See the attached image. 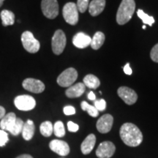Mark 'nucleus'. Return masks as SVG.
I'll use <instances>...</instances> for the list:
<instances>
[{
    "instance_id": "nucleus-14",
    "label": "nucleus",
    "mask_w": 158,
    "mask_h": 158,
    "mask_svg": "<svg viewBox=\"0 0 158 158\" xmlns=\"http://www.w3.org/2000/svg\"><path fill=\"white\" fill-rule=\"evenodd\" d=\"M114 123V118L110 114H104L98 120L97 129L100 133H107L111 130Z\"/></svg>"
},
{
    "instance_id": "nucleus-1",
    "label": "nucleus",
    "mask_w": 158,
    "mask_h": 158,
    "mask_svg": "<svg viewBox=\"0 0 158 158\" xmlns=\"http://www.w3.org/2000/svg\"><path fill=\"white\" fill-rule=\"evenodd\" d=\"M120 137L127 146L135 147L143 141V134L137 126L133 123H124L120 128Z\"/></svg>"
},
{
    "instance_id": "nucleus-18",
    "label": "nucleus",
    "mask_w": 158,
    "mask_h": 158,
    "mask_svg": "<svg viewBox=\"0 0 158 158\" xmlns=\"http://www.w3.org/2000/svg\"><path fill=\"white\" fill-rule=\"evenodd\" d=\"M96 143V137L94 134H89L82 142L81 146V149L82 153L84 155H88L92 149H94V145Z\"/></svg>"
},
{
    "instance_id": "nucleus-37",
    "label": "nucleus",
    "mask_w": 158,
    "mask_h": 158,
    "mask_svg": "<svg viewBox=\"0 0 158 158\" xmlns=\"http://www.w3.org/2000/svg\"><path fill=\"white\" fill-rule=\"evenodd\" d=\"M4 1H5V0H0V7H1L2 6Z\"/></svg>"
},
{
    "instance_id": "nucleus-31",
    "label": "nucleus",
    "mask_w": 158,
    "mask_h": 158,
    "mask_svg": "<svg viewBox=\"0 0 158 158\" xmlns=\"http://www.w3.org/2000/svg\"><path fill=\"white\" fill-rule=\"evenodd\" d=\"M64 114L67 116H70V115H73V114H76V109H75L74 107L71 106H65L64 108Z\"/></svg>"
},
{
    "instance_id": "nucleus-32",
    "label": "nucleus",
    "mask_w": 158,
    "mask_h": 158,
    "mask_svg": "<svg viewBox=\"0 0 158 158\" xmlns=\"http://www.w3.org/2000/svg\"><path fill=\"white\" fill-rule=\"evenodd\" d=\"M68 129L70 132H73V133H76L79 129V126L78 124L74 123L73 122H68Z\"/></svg>"
},
{
    "instance_id": "nucleus-26",
    "label": "nucleus",
    "mask_w": 158,
    "mask_h": 158,
    "mask_svg": "<svg viewBox=\"0 0 158 158\" xmlns=\"http://www.w3.org/2000/svg\"><path fill=\"white\" fill-rule=\"evenodd\" d=\"M138 16L142 20V21L145 23V24H148L149 26H152L155 23V19L152 16L146 14L142 10H138L137 12Z\"/></svg>"
},
{
    "instance_id": "nucleus-35",
    "label": "nucleus",
    "mask_w": 158,
    "mask_h": 158,
    "mask_svg": "<svg viewBox=\"0 0 158 158\" xmlns=\"http://www.w3.org/2000/svg\"><path fill=\"white\" fill-rule=\"evenodd\" d=\"M88 98L90 100H95L96 96H95V94H94L93 92H90L89 93V94H88Z\"/></svg>"
},
{
    "instance_id": "nucleus-20",
    "label": "nucleus",
    "mask_w": 158,
    "mask_h": 158,
    "mask_svg": "<svg viewBox=\"0 0 158 158\" xmlns=\"http://www.w3.org/2000/svg\"><path fill=\"white\" fill-rule=\"evenodd\" d=\"M1 19L2 23L4 27L13 25L15 23V15L12 11L4 10L1 12Z\"/></svg>"
},
{
    "instance_id": "nucleus-17",
    "label": "nucleus",
    "mask_w": 158,
    "mask_h": 158,
    "mask_svg": "<svg viewBox=\"0 0 158 158\" xmlns=\"http://www.w3.org/2000/svg\"><path fill=\"white\" fill-rule=\"evenodd\" d=\"M106 6V0H92L89 5V11L92 16H98L103 11Z\"/></svg>"
},
{
    "instance_id": "nucleus-22",
    "label": "nucleus",
    "mask_w": 158,
    "mask_h": 158,
    "mask_svg": "<svg viewBox=\"0 0 158 158\" xmlns=\"http://www.w3.org/2000/svg\"><path fill=\"white\" fill-rule=\"evenodd\" d=\"M84 84L85 86L90 89H97L100 85V81L98 77L92 74H89L84 78Z\"/></svg>"
},
{
    "instance_id": "nucleus-2",
    "label": "nucleus",
    "mask_w": 158,
    "mask_h": 158,
    "mask_svg": "<svg viewBox=\"0 0 158 158\" xmlns=\"http://www.w3.org/2000/svg\"><path fill=\"white\" fill-rule=\"evenodd\" d=\"M24 122L21 118H17L14 113L10 112L5 114V116L0 120L1 130L8 131L14 136L19 135L22 132Z\"/></svg>"
},
{
    "instance_id": "nucleus-12",
    "label": "nucleus",
    "mask_w": 158,
    "mask_h": 158,
    "mask_svg": "<svg viewBox=\"0 0 158 158\" xmlns=\"http://www.w3.org/2000/svg\"><path fill=\"white\" fill-rule=\"evenodd\" d=\"M115 145L110 141H103L96 150V155L99 158H110L115 152Z\"/></svg>"
},
{
    "instance_id": "nucleus-9",
    "label": "nucleus",
    "mask_w": 158,
    "mask_h": 158,
    "mask_svg": "<svg viewBox=\"0 0 158 158\" xmlns=\"http://www.w3.org/2000/svg\"><path fill=\"white\" fill-rule=\"evenodd\" d=\"M41 9L43 15L49 19H54L59 14L57 0H42Z\"/></svg>"
},
{
    "instance_id": "nucleus-10",
    "label": "nucleus",
    "mask_w": 158,
    "mask_h": 158,
    "mask_svg": "<svg viewBox=\"0 0 158 158\" xmlns=\"http://www.w3.org/2000/svg\"><path fill=\"white\" fill-rule=\"evenodd\" d=\"M117 94L126 104L130 106L135 103L138 100V95L135 91L127 86H121L118 88Z\"/></svg>"
},
{
    "instance_id": "nucleus-29",
    "label": "nucleus",
    "mask_w": 158,
    "mask_h": 158,
    "mask_svg": "<svg viewBox=\"0 0 158 158\" xmlns=\"http://www.w3.org/2000/svg\"><path fill=\"white\" fill-rule=\"evenodd\" d=\"M94 107L98 111H103L106 108V102L103 99H100V100H95L94 102Z\"/></svg>"
},
{
    "instance_id": "nucleus-24",
    "label": "nucleus",
    "mask_w": 158,
    "mask_h": 158,
    "mask_svg": "<svg viewBox=\"0 0 158 158\" xmlns=\"http://www.w3.org/2000/svg\"><path fill=\"white\" fill-rule=\"evenodd\" d=\"M83 110L87 111V113L92 117H97L99 115V111L93 106H91L86 101H83L81 104Z\"/></svg>"
},
{
    "instance_id": "nucleus-3",
    "label": "nucleus",
    "mask_w": 158,
    "mask_h": 158,
    "mask_svg": "<svg viewBox=\"0 0 158 158\" xmlns=\"http://www.w3.org/2000/svg\"><path fill=\"white\" fill-rule=\"evenodd\" d=\"M135 10V0H122L116 13V21L118 24L127 23L133 17Z\"/></svg>"
},
{
    "instance_id": "nucleus-15",
    "label": "nucleus",
    "mask_w": 158,
    "mask_h": 158,
    "mask_svg": "<svg viewBox=\"0 0 158 158\" xmlns=\"http://www.w3.org/2000/svg\"><path fill=\"white\" fill-rule=\"evenodd\" d=\"M92 38L89 35L83 32H79L75 35L73 38V43L78 48H85L91 43Z\"/></svg>"
},
{
    "instance_id": "nucleus-6",
    "label": "nucleus",
    "mask_w": 158,
    "mask_h": 158,
    "mask_svg": "<svg viewBox=\"0 0 158 158\" xmlns=\"http://www.w3.org/2000/svg\"><path fill=\"white\" fill-rule=\"evenodd\" d=\"M62 15L67 23L70 25H76L78 21V10L76 4L67 3L63 7Z\"/></svg>"
},
{
    "instance_id": "nucleus-16",
    "label": "nucleus",
    "mask_w": 158,
    "mask_h": 158,
    "mask_svg": "<svg viewBox=\"0 0 158 158\" xmlns=\"http://www.w3.org/2000/svg\"><path fill=\"white\" fill-rule=\"evenodd\" d=\"M86 89V86L83 83H78V84L71 86L65 92V94L68 98H75L81 97L84 94Z\"/></svg>"
},
{
    "instance_id": "nucleus-33",
    "label": "nucleus",
    "mask_w": 158,
    "mask_h": 158,
    "mask_svg": "<svg viewBox=\"0 0 158 158\" xmlns=\"http://www.w3.org/2000/svg\"><path fill=\"white\" fill-rule=\"evenodd\" d=\"M124 72L126 74L128 75V76H130V75L132 74V69L130 68V64L129 63H127V64L125 65V66L124 67Z\"/></svg>"
},
{
    "instance_id": "nucleus-7",
    "label": "nucleus",
    "mask_w": 158,
    "mask_h": 158,
    "mask_svg": "<svg viewBox=\"0 0 158 158\" xmlns=\"http://www.w3.org/2000/svg\"><path fill=\"white\" fill-rule=\"evenodd\" d=\"M66 36L64 31L61 29H58L55 31L54 36L51 40L52 51L56 55H60L64 50L66 46Z\"/></svg>"
},
{
    "instance_id": "nucleus-28",
    "label": "nucleus",
    "mask_w": 158,
    "mask_h": 158,
    "mask_svg": "<svg viewBox=\"0 0 158 158\" xmlns=\"http://www.w3.org/2000/svg\"><path fill=\"white\" fill-rule=\"evenodd\" d=\"M8 141V134L5 130H0V147H4Z\"/></svg>"
},
{
    "instance_id": "nucleus-13",
    "label": "nucleus",
    "mask_w": 158,
    "mask_h": 158,
    "mask_svg": "<svg viewBox=\"0 0 158 158\" xmlns=\"http://www.w3.org/2000/svg\"><path fill=\"white\" fill-rule=\"evenodd\" d=\"M49 147L54 152L62 157L67 156L70 153V147L68 143L62 140H52L49 143Z\"/></svg>"
},
{
    "instance_id": "nucleus-8",
    "label": "nucleus",
    "mask_w": 158,
    "mask_h": 158,
    "mask_svg": "<svg viewBox=\"0 0 158 158\" xmlns=\"http://www.w3.org/2000/svg\"><path fill=\"white\" fill-rule=\"evenodd\" d=\"M14 104L19 110L28 111L34 109L36 106V101L33 97L27 94H23V95L17 96L15 98Z\"/></svg>"
},
{
    "instance_id": "nucleus-30",
    "label": "nucleus",
    "mask_w": 158,
    "mask_h": 158,
    "mask_svg": "<svg viewBox=\"0 0 158 158\" xmlns=\"http://www.w3.org/2000/svg\"><path fill=\"white\" fill-rule=\"evenodd\" d=\"M150 56H151L152 60L158 63V43L152 48L151 52H150Z\"/></svg>"
},
{
    "instance_id": "nucleus-19",
    "label": "nucleus",
    "mask_w": 158,
    "mask_h": 158,
    "mask_svg": "<svg viewBox=\"0 0 158 158\" xmlns=\"http://www.w3.org/2000/svg\"><path fill=\"white\" fill-rule=\"evenodd\" d=\"M35 130V127L34 122L30 119L27 120V122H25L24 124H23L22 132H21L23 138H24L26 141L31 140L33 138V136H34Z\"/></svg>"
},
{
    "instance_id": "nucleus-27",
    "label": "nucleus",
    "mask_w": 158,
    "mask_h": 158,
    "mask_svg": "<svg viewBox=\"0 0 158 158\" xmlns=\"http://www.w3.org/2000/svg\"><path fill=\"white\" fill-rule=\"evenodd\" d=\"M89 0H77V8L80 13H84L88 9Z\"/></svg>"
},
{
    "instance_id": "nucleus-11",
    "label": "nucleus",
    "mask_w": 158,
    "mask_h": 158,
    "mask_svg": "<svg viewBox=\"0 0 158 158\" xmlns=\"http://www.w3.org/2000/svg\"><path fill=\"white\" fill-rule=\"evenodd\" d=\"M23 89L32 93L39 94L45 90V84L41 81L35 78H26L22 83Z\"/></svg>"
},
{
    "instance_id": "nucleus-34",
    "label": "nucleus",
    "mask_w": 158,
    "mask_h": 158,
    "mask_svg": "<svg viewBox=\"0 0 158 158\" xmlns=\"http://www.w3.org/2000/svg\"><path fill=\"white\" fill-rule=\"evenodd\" d=\"M5 114H6V111H5V108L0 106V120H1L2 118L5 116Z\"/></svg>"
},
{
    "instance_id": "nucleus-4",
    "label": "nucleus",
    "mask_w": 158,
    "mask_h": 158,
    "mask_svg": "<svg viewBox=\"0 0 158 158\" xmlns=\"http://www.w3.org/2000/svg\"><path fill=\"white\" fill-rule=\"evenodd\" d=\"M21 42L25 50L31 54L37 53L40 48V42L29 31L23 32V34L21 35Z\"/></svg>"
},
{
    "instance_id": "nucleus-23",
    "label": "nucleus",
    "mask_w": 158,
    "mask_h": 158,
    "mask_svg": "<svg viewBox=\"0 0 158 158\" xmlns=\"http://www.w3.org/2000/svg\"><path fill=\"white\" fill-rule=\"evenodd\" d=\"M40 130L43 136L49 137L52 135L53 132H54V126L51 122L45 121L40 124Z\"/></svg>"
},
{
    "instance_id": "nucleus-25",
    "label": "nucleus",
    "mask_w": 158,
    "mask_h": 158,
    "mask_svg": "<svg viewBox=\"0 0 158 158\" xmlns=\"http://www.w3.org/2000/svg\"><path fill=\"white\" fill-rule=\"evenodd\" d=\"M54 135L56 137L59 138H62L64 137L65 135V130H64V126L62 122L61 121H57L54 125Z\"/></svg>"
},
{
    "instance_id": "nucleus-5",
    "label": "nucleus",
    "mask_w": 158,
    "mask_h": 158,
    "mask_svg": "<svg viewBox=\"0 0 158 158\" xmlns=\"http://www.w3.org/2000/svg\"><path fill=\"white\" fill-rule=\"evenodd\" d=\"M78 78V73L76 69L70 68L66 69L57 78V84L62 87H70Z\"/></svg>"
},
{
    "instance_id": "nucleus-36",
    "label": "nucleus",
    "mask_w": 158,
    "mask_h": 158,
    "mask_svg": "<svg viewBox=\"0 0 158 158\" xmlns=\"http://www.w3.org/2000/svg\"><path fill=\"white\" fill-rule=\"evenodd\" d=\"M16 158H33V157L29 155H21L19 156V157H17Z\"/></svg>"
},
{
    "instance_id": "nucleus-21",
    "label": "nucleus",
    "mask_w": 158,
    "mask_h": 158,
    "mask_svg": "<svg viewBox=\"0 0 158 158\" xmlns=\"http://www.w3.org/2000/svg\"><path fill=\"white\" fill-rule=\"evenodd\" d=\"M105 42V35L101 31L95 33L91 40L90 45L94 50H98L103 45Z\"/></svg>"
},
{
    "instance_id": "nucleus-38",
    "label": "nucleus",
    "mask_w": 158,
    "mask_h": 158,
    "mask_svg": "<svg viewBox=\"0 0 158 158\" xmlns=\"http://www.w3.org/2000/svg\"><path fill=\"white\" fill-rule=\"evenodd\" d=\"M143 29H146V27H145V26H143Z\"/></svg>"
}]
</instances>
